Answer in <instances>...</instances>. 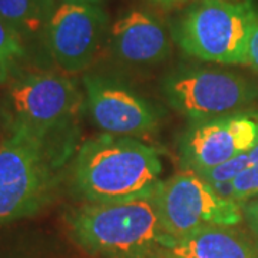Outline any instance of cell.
Instances as JSON below:
<instances>
[{"instance_id":"1","label":"cell","mask_w":258,"mask_h":258,"mask_svg":"<svg viewBox=\"0 0 258 258\" xmlns=\"http://www.w3.org/2000/svg\"><path fill=\"white\" fill-rule=\"evenodd\" d=\"M79 145L78 128L8 123L0 141V225L33 217L55 201Z\"/></svg>"},{"instance_id":"2","label":"cell","mask_w":258,"mask_h":258,"mask_svg":"<svg viewBox=\"0 0 258 258\" xmlns=\"http://www.w3.org/2000/svg\"><path fill=\"white\" fill-rule=\"evenodd\" d=\"M162 168L154 147L138 138L102 134L79 145L69 174L85 203H128L154 195Z\"/></svg>"},{"instance_id":"3","label":"cell","mask_w":258,"mask_h":258,"mask_svg":"<svg viewBox=\"0 0 258 258\" xmlns=\"http://www.w3.org/2000/svg\"><path fill=\"white\" fill-rule=\"evenodd\" d=\"M69 238L93 258H165L172 241L159 225L151 198L68 208Z\"/></svg>"},{"instance_id":"4","label":"cell","mask_w":258,"mask_h":258,"mask_svg":"<svg viewBox=\"0 0 258 258\" xmlns=\"http://www.w3.org/2000/svg\"><path fill=\"white\" fill-rule=\"evenodd\" d=\"M258 25L254 0H197L176 19L171 35L185 55L218 64H247L252 30Z\"/></svg>"},{"instance_id":"5","label":"cell","mask_w":258,"mask_h":258,"mask_svg":"<svg viewBox=\"0 0 258 258\" xmlns=\"http://www.w3.org/2000/svg\"><path fill=\"white\" fill-rule=\"evenodd\" d=\"M151 200L161 228L172 240L205 227H235L244 218L240 203L191 171L161 181Z\"/></svg>"},{"instance_id":"6","label":"cell","mask_w":258,"mask_h":258,"mask_svg":"<svg viewBox=\"0 0 258 258\" xmlns=\"http://www.w3.org/2000/svg\"><path fill=\"white\" fill-rule=\"evenodd\" d=\"M168 105L192 122L245 111L258 99V83L225 69L181 66L161 82Z\"/></svg>"},{"instance_id":"7","label":"cell","mask_w":258,"mask_h":258,"mask_svg":"<svg viewBox=\"0 0 258 258\" xmlns=\"http://www.w3.org/2000/svg\"><path fill=\"white\" fill-rule=\"evenodd\" d=\"M9 122L39 131L78 128L85 93L74 79L52 72L22 75L10 83L6 95Z\"/></svg>"},{"instance_id":"8","label":"cell","mask_w":258,"mask_h":258,"mask_svg":"<svg viewBox=\"0 0 258 258\" xmlns=\"http://www.w3.org/2000/svg\"><path fill=\"white\" fill-rule=\"evenodd\" d=\"M258 144V111H241L194 122L179 142L182 171L203 174L248 152Z\"/></svg>"},{"instance_id":"9","label":"cell","mask_w":258,"mask_h":258,"mask_svg":"<svg viewBox=\"0 0 258 258\" xmlns=\"http://www.w3.org/2000/svg\"><path fill=\"white\" fill-rule=\"evenodd\" d=\"M109 30L102 5L62 2L45 29L47 49L63 72L79 74L92 64Z\"/></svg>"},{"instance_id":"10","label":"cell","mask_w":258,"mask_h":258,"mask_svg":"<svg viewBox=\"0 0 258 258\" xmlns=\"http://www.w3.org/2000/svg\"><path fill=\"white\" fill-rule=\"evenodd\" d=\"M82 83L86 109L103 134L137 138L155 132L159 126L157 108L119 79L86 74Z\"/></svg>"},{"instance_id":"11","label":"cell","mask_w":258,"mask_h":258,"mask_svg":"<svg viewBox=\"0 0 258 258\" xmlns=\"http://www.w3.org/2000/svg\"><path fill=\"white\" fill-rule=\"evenodd\" d=\"M171 37L162 22L144 10L123 15L109 30L112 53L120 62L134 66H149L166 60L172 50Z\"/></svg>"},{"instance_id":"12","label":"cell","mask_w":258,"mask_h":258,"mask_svg":"<svg viewBox=\"0 0 258 258\" xmlns=\"http://www.w3.org/2000/svg\"><path fill=\"white\" fill-rule=\"evenodd\" d=\"M165 258H258V244L234 227H205L171 241Z\"/></svg>"},{"instance_id":"13","label":"cell","mask_w":258,"mask_h":258,"mask_svg":"<svg viewBox=\"0 0 258 258\" xmlns=\"http://www.w3.org/2000/svg\"><path fill=\"white\" fill-rule=\"evenodd\" d=\"M56 8V0H0V18L22 36H32L46 29Z\"/></svg>"},{"instance_id":"14","label":"cell","mask_w":258,"mask_h":258,"mask_svg":"<svg viewBox=\"0 0 258 258\" xmlns=\"http://www.w3.org/2000/svg\"><path fill=\"white\" fill-rule=\"evenodd\" d=\"M23 57L25 46L22 35L0 18V82L9 81Z\"/></svg>"},{"instance_id":"15","label":"cell","mask_w":258,"mask_h":258,"mask_svg":"<svg viewBox=\"0 0 258 258\" xmlns=\"http://www.w3.org/2000/svg\"><path fill=\"white\" fill-rule=\"evenodd\" d=\"M258 165V144L254 148H251L248 152L242 154L235 159H231L222 165L212 168L210 171H205L198 175L204 178L208 184L214 186H222L230 184L231 181L237 175H240L242 171L248 169L251 166Z\"/></svg>"},{"instance_id":"16","label":"cell","mask_w":258,"mask_h":258,"mask_svg":"<svg viewBox=\"0 0 258 258\" xmlns=\"http://www.w3.org/2000/svg\"><path fill=\"white\" fill-rule=\"evenodd\" d=\"M222 186L227 188V192H224V195L240 203L241 205L254 198H258V165L242 171L230 184ZM215 188H221V186H215Z\"/></svg>"},{"instance_id":"17","label":"cell","mask_w":258,"mask_h":258,"mask_svg":"<svg viewBox=\"0 0 258 258\" xmlns=\"http://www.w3.org/2000/svg\"><path fill=\"white\" fill-rule=\"evenodd\" d=\"M242 214H244V220L248 224L249 230L252 231V234L258 241V198L242 204Z\"/></svg>"},{"instance_id":"18","label":"cell","mask_w":258,"mask_h":258,"mask_svg":"<svg viewBox=\"0 0 258 258\" xmlns=\"http://www.w3.org/2000/svg\"><path fill=\"white\" fill-rule=\"evenodd\" d=\"M248 66L258 72V25L252 30L248 45Z\"/></svg>"},{"instance_id":"19","label":"cell","mask_w":258,"mask_h":258,"mask_svg":"<svg viewBox=\"0 0 258 258\" xmlns=\"http://www.w3.org/2000/svg\"><path fill=\"white\" fill-rule=\"evenodd\" d=\"M154 6H158L161 9H175V8H181L185 5H191L197 0H149Z\"/></svg>"},{"instance_id":"20","label":"cell","mask_w":258,"mask_h":258,"mask_svg":"<svg viewBox=\"0 0 258 258\" xmlns=\"http://www.w3.org/2000/svg\"><path fill=\"white\" fill-rule=\"evenodd\" d=\"M62 2H71V3H91V5H102L103 0H62Z\"/></svg>"},{"instance_id":"21","label":"cell","mask_w":258,"mask_h":258,"mask_svg":"<svg viewBox=\"0 0 258 258\" xmlns=\"http://www.w3.org/2000/svg\"><path fill=\"white\" fill-rule=\"evenodd\" d=\"M224 2H241V0H224Z\"/></svg>"}]
</instances>
